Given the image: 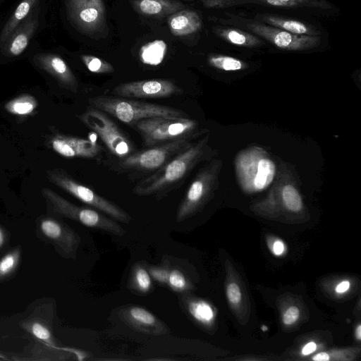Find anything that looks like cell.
Listing matches in <instances>:
<instances>
[{
    "label": "cell",
    "instance_id": "cell-42",
    "mask_svg": "<svg viewBox=\"0 0 361 361\" xmlns=\"http://www.w3.org/2000/svg\"><path fill=\"white\" fill-rule=\"evenodd\" d=\"M4 237L2 231L0 229V247L3 245Z\"/></svg>",
    "mask_w": 361,
    "mask_h": 361
},
{
    "label": "cell",
    "instance_id": "cell-14",
    "mask_svg": "<svg viewBox=\"0 0 361 361\" xmlns=\"http://www.w3.org/2000/svg\"><path fill=\"white\" fill-rule=\"evenodd\" d=\"M209 171H202L190 183L176 212V221H183L191 216L204 201L209 190Z\"/></svg>",
    "mask_w": 361,
    "mask_h": 361
},
{
    "label": "cell",
    "instance_id": "cell-9",
    "mask_svg": "<svg viewBox=\"0 0 361 361\" xmlns=\"http://www.w3.org/2000/svg\"><path fill=\"white\" fill-rule=\"evenodd\" d=\"M70 20L80 32L93 37L107 29L103 0H66Z\"/></svg>",
    "mask_w": 361,
    "mask_h": 361
},
{
    "label": "cell",
    "instance_id": "cell-39",
    "mask_svg": "<svg viewBox=\"0 0 361 361\" xmlns=\"http://www.w3.org/2000/svg\"><path fill=\"white\" fill-rule=\"evenodd\" d=\"M350 287V283L348 281H344L341 282L336 288V291L337 293H344L348 290Z\"/></svg>",
    "mask_w": 361,
    "mask_h": 361
},
{
    "label": "cell",
    "instance_id": "cell-31",
    "mask_svg": "<svg viewBox=\"0 0 361 361\" xmlns=\"http://www.w3.org/2000/svg\"><path fill=\"white\" fill-rule=\"evenodd\" d=\"M43 233L48 237L56 239L62 234L61 226L53 220H44L41 224Z\"/></svg>",
    "mask_w": 361,
    "mask_h": 361
},
{
    "label": "cell",
    "instance_id": "cell-18",
    "mask_svg": "<svg viewBox=\"0 0 361 361\" xmlns=\"http://www.w3.org/2000/svg\"><path fill=\"white\" fill-rule=\"evenodd\" d=\"M171 32L178 37L186 36L198 32L202 25L200 15L192 10H180L168 18Z\"/></svg>",
    "mask_w": 361,
    "mask_h": 361
},
{
    "label": "cell",
    "instance_id": "cell-1",
    "mask_svg": "<svg viewBox=\"0 0 361 361\" xmlns=\"http://www.w3.org/2000/svg\"><path fill=\"white\" fill-rule=\"evenodd\" d=\"M204 154V141L192 144L164 166L142 178L133 187L138 196H154L161 200L180 187Z\"/></svg>",
    "mask_w": 361,
    "mask_h": 361
},
{
    "label": "cell",
    "instance_id": "cell-28",
    "mask_svg": "<svg viewBox=\"0 0 361 361\" xmlns=\"http://www.w3.org/2000/svg\"><path fill=\"white\" fill-rule=\"evenodd\" d=\"M133 287L138 291L145 293L152 288V279L148 271L142 266H137L133 271Z\"/></svg>",
    "mask_w": 361,
    "mask_h": 361
},
{
    "label": "cell",
    "instance_id": "cell-12",
    "mask_svg": "<svg viewBox=\"0 0 361 361\" xmlns=\"http://www.w3.org/2000/svg\"><path fill=\"white\" fill-rule=\"evenodd\" d=\"M201 2L204 6L213 8H226L245 4L325 11L334 8L328 0H201Z\"/></svg>",
    "mask_w": 361,
    "mask_h": 361
},
{
    "label": "cell",
    "instance_id": "cell-10",
    "mask_svg": "<svg viewBox=\"0 0 361 361\" xmlns=\"http://www.w3.org/2000/svg\"><path fill=\"white\" fill-rule=\"evenodd\" d=\"M183 89L167 79H152L124 82L116 86L112 94L130 99H159L179 95Z\"/></svg>",
    "mask_w": 361,
    "mask_h": 361
},
{
    "label": "cell",
    "instance_id": "cell-21",
    "mask_svg": "<svg viewBox=\"0 0 361 361\" xmlns=\"http://www.w3.org/2000/svg\"><path fill=\"white\" fill-rule=\"evenodd\" d=\"M39 0H22L0 33V47H2L16 28L27 18Z\"/></svg>",
    "mask_w": 361,
    "mask_h": 361
},
{
    "label": "cell",
    "instance_id": "cell-32",
    "mask_svg": "<svg viewBox=\"0 0 361 361\" xmlns=\"http://www.w3.org/2000/svg\"><path fill=\"white\" fill-rule=\"evenodd\" d=\"M149 275L157 282L167 283L170 269L166 267H150L148 268Z\"/></svg>",
    "mask_w": 361,
    "mask_h": 361
},
{
    "label": "cell",
    "instance_id": "cell-23",
    "mask_svg": "<svg viewBox=\"0 0 361 361\" xmlns=\"http://www.w3.org/2000/svg\"><path fill=\"white\" fill-rule=\"evenodd\" d=\"M36 99L27 94L20 95L4 104L6 111L17 116H27L31 114L37 108Z\"/></svg>",
    "mask_w": 361,
    "mask_h": 361
},
{
    "label": "cell",
    "instance_id": "cell-36",
    "mask_svg": "<svg viewBox=\"0 0 361 361\" xmlns=\"http://www.w3.org/2000/svg\"><path fill=\"white\" fill-rule=\"evenodd\" d=\"M33 334L42 340L47 341L50 338L49 330L40 324L35 323L32 326Z\"/></svg>",
    "mask_w": 361,
    "mask_h": 361
},
{
    "label": "cell",
    "instance_id": "cell-30",
    "mask_svg": "<svg viewBox=\"0 0 361 361\" xmlns=\"http://www.w3.org/2000/svg\"><path fill=\"white\" fill-rule=\"evenodd\" d=\"M167 283L176 291H184L189 287L185 276L177 269L169 271Z\"/></svg>",
    "mask_w": 361,
    "mask_h": 361
},
{
    "label": "cell",
    "instance_id": "cell-13",
    "mask_svg": "<svg viewBox=\"0 0 361 361\" xmlns=\"http://www.w3.org/2000/svg\"><path fill=\"white\" fill-rule=\"evenodd\" d=\"M33 60L38 67L53 76L63 87L74 93L78 92L76 77L61 56L54 54H37Z\"/></svg>",
    "mask_w": 361,
    "mask_h": 361
},
{
    "label": "cell",
    "instance_id": "cell-33",
    "mask_svg": "<svg viewBox=\"0 0 361 361\" xmlns=\"http://www.w3.org/2000/svg\"><path fill=\"white\" fill-rule=\"evenodd\" d=\"M226 295L229 301L236 304L241 299V292L239 286L235 283H231L227 286Z\"/></svg>",
    "mask_w": 361,
    "mask_h": 361
},
{
    "label": "cell",
    "instance_id": "cell-7",
    "mask_svg": "<svg viewBox=\"0 0 361 361\" xmlns=\"http://www.w3.org/2000/svg\"><path fill=\"white\" fill-rule=\"evenodd\" d=\"M47 176L54 185L114 220L126 224L131 221V216L122 208L95 192L92 189L78 182L63 169L49 170L47 171Z\"/></svg>",
    "mask_w": 361,
    "mask_h": 361
},
{
    "label": "cell",
    "instance_id": "cell-17",
    "mask_svg": "<svg viewBox=\"0 0 361 361\" xmlns=\"http://www.w3.org/2000/svg\"><path fill=\"white\" fill-rule=\"evenodd\" d=\"M127 322L144 333L161 334L166 331L164 324L148 310L140 307H130L123 312Z\"/></svg>",
    "mask_w": 361,
    "mask_h": 361
},
{
    "label": "cell",
    "instance_id": "cell-24",
    "mask_svg": "<svg viewBox=\"0 0 361 361\" xmlns=\"http://www.w3.org/2000/svg\"><path fill=\"white\" fill-rule=\"evenodd\" d=\"M276 171L274 163L269 159H261L257 163L253 185L257 190L267 187L272 181Z\"/></svg>",
    "mask_w": 361,
    "mask_h": 361
},
{
    "label": "cell",
    "instance_id": "cell-35",
    "mask_svg": "<svg viewBox=\"0 0 361 361\" xmlns=\"http://www.w3.org/2000/svg\"><path fill=\"white\" fill-rule=\"evenodd\" d=\"M299 314V309L295 306H291L284 313L283 322L287 325L292 324L298 319Z\"/></svg>",
    "mask_w": 361,
    "mask_h": 361
},
{
    "label": "cell",
    "instance_id": "cell-15",
    "mask_svg": "<svg viewBox=\"0 0 361 361\" xmlns=\"http://www.w3.org/2000/svg\"><path fill=\"white\" fill-rule=\"evenodd\" d=\"M38 25L37 12L30 14L29 17L16 28L1 47L5 54L9 56L20 55L28 46Z\"/></svg>",
    "mask_w": 361,
    "mask_h": 361
},
{
    "label": "cell",
    "instance_id": "cell-38",
    "mask_svg": "<svg viewBox=\"0 0 361 361\" xmlns=\"http://www.w3.org/2000/svg\"><path fill=\"white\" fill-rule=\"evenodd\" d=\"M284 245L283 243L280 241H276L273 245V252L276 255H280L283 252Z\"/></svg>",
    "mask_w": 361,
    "mask_h": 361
},
{
    "label": "cell",
    "instance_id": "cell-4",
    "mask_svg": "<svg viewBox=\"0 0 361 361\" xmlns=\"http://www.w3.org/2000/svg\"><path fill=\"white\" fill-rule=\"evenodd\" d=\"M222 23L248 31L276 47L290 51H306L317 48L322 42L321 36L298 35L267 25L255 19L226 13Z\"/></svg>",
    "mask_w": 361,
    "mask_h": 361
},
{
    "label": "cell",
    "instance_id": "cell-3",
    "mask_svg": "<svg viewBox=\"0 0 361 361\" xmlns=\"http://www.w3.org/2000/svg\"><path fill=\"white\" fill-rule=\"evenodd\" d=\"M191 138L166 142L142 150H137L128 157L120 159L111 169L120 173L138 176L152 173L164 166L173 157L190 147Z\"/></svg>",
    "mask_w": 361,
    "mask_h": 361
},
{
    "label": "cell",
    "instance_id": "cell-6",
    "mask_svg": "<svg viewBox=\"0 0 361 361\" xmlns=\"http://www.w3.org/2000/svg\"><path fill=\"white\" fill-rule=\"evenodd\" d=\"M80 118L99 137L108 150L118 159L137 151L130 137L103 111L90 106L80 116Z\"/></svg>",
    "mask_w": 361,
    "mask_h": 361
},
{
    "label": "cell",
    "instance_id": "cell-37",
    "mask_svg": "<svg viewBox=\"0 0 361 361\" xmlns=\"http://www.w3.org/2000/svg\"><path fill=\"white\" fill-rule=\"evenodd\" d=\"M317 345L314 342H310L303 347L302 353L305 355H309L315 351Z\"/></svg>",
    "mask_w": 361,
    "mask_h": 361
},
{
    "label": "cell",
    "instance_id": "cell-26",
    "mask_svg": "<svg viewBox=\"0 0 361 361\" xmlns=\"http://www.w3.org/2000/svg\"><path fill=\"white\" fill-rule=\"evenodd\" d=\"M208 62L212 66L226 71H239L245 66L238 59L224 55H212L208 58Z\"/></svg>",
    "mask_w": 361,
    "mask_h": 361
},
{
    "label": "cell",
    "instance_id": "cell-11",
    "mask_svg": "<svg viewBox=\"0 0 361 361\" xmlns=\"http://www.w3.org/2000/svg\"><path fill=\"white\" fill-rule=\"evenodd\" d=\"M49 143L54 152L67 158L99 159L103 152L102 147L95 140L61 134L52 136Z\"/></svg>",
    "mask_w": 361,
    "mask_h": 361
},
{
    "label": "cell",
    "instance_id": "cell-34",
    "mask_svg": "<svg viewBox=\"0 0 361 361\" xmlns=\"http://www.w3.org/2000/svg\"><path fill=\"white\" fill-rule=\"evenodd\" d=\"M16 264V257L13 255L9 254L4 257L0 262V275L8 273Z\"/></svg>",
    "mask_w": 361,
    "mask_h": 361
},
{
    "label": "cell",
    "instance_id": "cell-20",
    "mask_svg": "<svg viewBox=\"0 0 361 361\" xmlns=\"http://www.w3.org/2000/svg\"><path fill=\"white\" fill-rule=\"evenodd\" d=\"M213 32L223 40L238 47L257 48L265 44V41L257 35L233 26H216Z\"/></svg>",
    "mask_w": 361,
    "mask_h": 361
},
{
    "label": "cell",
    "instance_id": "cell-22",
    "mask_svg": "<svg viewBox=\"0 0 361 361\" xmlns=\"http://www.w3.org/2000/svg\"><path fill=\"white\" fill-rule=\"evenodd\" d=\"M167 44L160 39L144 44L140 50L142 61L147 64L157 65L160 63L166 52Z\"/></svg>",
    "mask_w": 361,
    "mask_h": 361
},
{
    "label": "cell",
    "instance_id": "cell-40",
    "mask_svg": "<svg viewBox=\"0 0 361 361\" xmlns=\"http://www.w3.org/2000/svg\"><path fill=\"white\" fill-rule=\"evenodd\" d=\"M316 361H327L329 360V355L326 353H319L312 357Z\"/></svg>",
    "mask_w": 361,
    "mask_h": 361
},
{
    "label": "cell",
    "instance_id": "cell-2",
    "mask_svg": "<svg viewBox=\"0 0 361 361\" xmlns=\"http://www.w3.org/2000/svg\"><path fill=\"white\" fill-rule=\"evenodd\" d=\"M88 102L90 106L99 109L130 126L140 120L152 117L189 118L180 109L130 98L102 95L91 97Z\"/></svg>",
    "mask_w": 361,
    "mask_h": 361
},
{
    "label": "cell",
    "instance_id": "cell-41",
    "mask_svg": "<svg viewBox=\"0 0 361 361\" xmlns=\"http://www.w3.org/2000/svg\"><path fill=\"white\" fill-rule=\"evenodd\" d=\"M355 332H356L355 336H356L358 340H360L361 338V326L360 325H358V326L356 329Z\"/></svg>",
    "mask_w": 361,
    "mask_h": 361
},
{
    "label": "cell",
    "instance_id": "cell-27",
    "mask_svg": "<svg viewBox=\"0 0 361 361\" xmlns=\"http://www.w3.org/2000/svg\"><path fill=\"white\" fill-rule=\"evenodd\" d=\"M80 58L87 68L92 73H111L114 71L111 63L95 56L82 54Z\"/></svg>",
    "mask_w": 361,
    "mask_h": 361
},
{
    "label": "cell",
    "instance_id": "cell-29",
    "mask_svg": "<svg viewBox=\"0 0 361 361\" xmlns=\"http://www.w3.org/2000/svg\"><path fill=\"white\" fill-rule=\"evenodd\" d=\"M282 197L286 207L290 211L298 212L302 207L301 197L298 190L291 185L283 188Z\"/></svg>",
    "mask_w": 361,
    "mask_h": 361
},
{
    "label": "cell",
    "instance_id": "cell-25",
    "mask_svg": "<svg viewBox=\"0 0 361 361\" xmlns=\"http://www.w3.org/2000/svg\"><path fill=\"white\" fill-rule=\"evenodd\" d=\"M188 309L190 315L197 322L204 324L212 322L214 313L212 307L203 300H191Z\"/></svg>",
    "mask_w": 361,
    "mask_h": 361
},
{
    "label": "cell",
    "instance_id": "cell-19",
    "mask_svg": "<svg viewBox=\"0 0 361 361\" xmlns=\"http://www.w3.org/2000/svg\"><path fill=\"white\" fill-rule=\"evenodd\" d=\"M133 8L138 13L152 17L171 15L185 8L175 0H130Z\"/></svg>",
    "mask_w": 361,
    "mask_h": 361
},
{
    "label": "cell",
    "instance_id": "cell-5",
    "mask_svg": "<svg viewBox=\"0 0 361 361\" xmlns=\"http://www.w3.org/2000/svg\"><path fill=\"white\" fill-rule=\"evenodd\" d=\"M197 122L190 118L157 116L135 123V129L142 138V145L152 147L180 139L196 136Z\"/></svg>",
    "mask_w": 361,
    "mask_h": 361
},
{
    "label": "cell",
    "instance_id": "cell-8",
    "mask_svg": "<svg viewBox=\"0 0 361 361\" xmlns=\"http://www.w3.org/2000/svg\"><path fill=\"white\" fill-rule=\"evenodd\" d=\"M43 195L60 214L90 228L100 229L118 236L126 231L116 221L97 209L76 206L49 188H43Z\"/></svg>",
    "mask_w": 361,
    "mask_h": 361
},
{
    "label": "cell",
    "instance_id": "cell-43",
    "mask_svg": "<svg viewBox=\"0 0 361 361\" xmlns=\"http://www.w3.org/2000/svg\"><path fill=\"white\" fill-rule=\"evenodd\" d=\"M187 1H192V0H187Z\"/></svg>",
    "mask_w": 361,
    "mask_h": 361
},
{
    "label": "cell",
    "instance_id": "cell-16",
    "mask_svg": "<svg viewBox=\"0 0 361 361\" xmlns=\"http://www.w3.org/2000/svg\"><path fill=\"white\" fill-rule=\"evenodd\" d=\"M254 19L294 35L308 36H321L322 35L321 31L313 25L285 16L257 13Z\"/></svg>",
    "mask_w": 361,
    "mask_h": 361
}]
</instances>
